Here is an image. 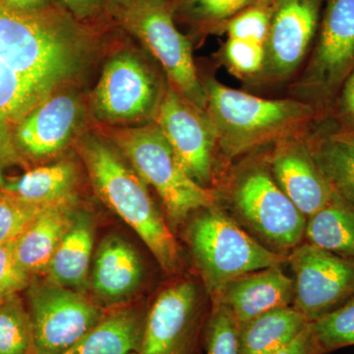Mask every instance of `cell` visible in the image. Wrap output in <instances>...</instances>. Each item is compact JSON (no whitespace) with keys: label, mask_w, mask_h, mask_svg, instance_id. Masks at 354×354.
I'll list each match as a JSON object with an SVG mask.
<instances>
[{"label":"cell","mask_w":354,"mask_h":354,"mask_svg":"<svg viewBox=\"0 0 354 354\" xmlns=\"http://www.w3.org/2000/svg\"><path fill=\"white\" fill-rule=\"evenodd\" d=\"M111 24L80 22L58 4L26 13L0 0V60L55 93L82 71Z\"/></svg>","instance_id":"1"},{"label":"cell","mask_w":354,"mask_h":354,"mask_svg":"<svg viewBox=\"0 0 354 354\" xmlns=\"http://www.w3.org/2000/svg\"><path fill=\"white\" fill-rule=\"evenodd\" d=\"M203 83L218 149L228 160L305 134L319 121L313 106L290 97L265 99L228 88L214 78Z\"/></svg>","instance_id":"2"},{"label":"cell","mask_w":354,"mask_h":354,"mask_svg":"<svg viewBox=\"0 0 354 354\" xmlns=\"http://www.w3.org/2000/svg\"><path fill=\"white\" fill-rule=\"evenodd\" d=\"M79 152L102 201L138 234L164 271L180 265L178 245L147 184L122 153L95 136L81 141Z\"/></svg>","instance_id":"3"},{"label":"cell","mask_w":354,"mask_h":354,"mask_svg":"<svg viewBox=\"0 0 354 354\" xmlns=\"http://www.w3.org/2000/svg\"><path fill=\"white\" fill-rule=\"evenodd\" d=\"M106 133L134 171L157 191L172 223L215 206V192L190 176L155 121Z\"/></svg>","instance_id":"4"},{"label":"cell","mask_w":354,"mask_h":354,"mask_svg":"<svg viewBox=\"0 0 354 354\" xmlns=\"http://www.w3.org/2000/svg\"><path fill=\"white\" fill-rule=\"evenodd\" d=\"M187 239L213 300L234 279L288 260L285 254L260 244L215 206L202 209L192 221Z\"/></svg>","instance_id":"5"},{"label":"cell","mask_w":354,"mask_h":354,"mask_svg":"<svg viewBox=\"0 0 354 354\" xmlns=\"http://www.w3.org/2000/svg\"><path fill=\"white\" fill-rule=\"evenodd\" d=\"M353 71L354 0H325L312 50L291 81L290 97L313 106L323 120Z\"/></svg>","instance_id":"6"},{"label":"cell","mask_w":354,"mask_h":354,"mask_svg":"<svg viewBox=\"0 0 354 354\" xmlns=\"http://www.w3.org/2000/svg\"><path fill=\"white\" fill-rule=\"evenodd\" d=\"M109 14L152 53L169 86L206 111V92L193 59L192 44L177 28L172 0H124L109 8Z\"/></svg>","instance_id":"7"},{"label":"cell","mask_w":354,"mask_h":354,"mask_svg":"<svg viewBox=\"0 0 354 354\" xmlns=\"http://www.w3.org/2000/svg\"><path fill=\"white\" fill-rule=\"evenodd\" d=\"M230 196L241 218L272 245L291 251L302 243L307 218L279 187L264 157L235 169Z\"/></svg>","instance_id":"8"},{"label":"cell","mask_w":354,"mask_h":354,"mask_svg":"<svg viewBox=\"0 0 354 354\" xmlns=\"http://www.w3.org/2000/svg\"><path fill=\"white\" fill-rule=\"evenodd\" d=\"M35 354H64L108 313L83 291L32 278L25 290Z\"/></svg>","instance_id":"9"},{"label":"cell","mask_w":354,"mask_h":354,"mask_svg":"<svg viewBox=\"0 0 354 354\" xmlns=\"http://www.w3.org/2000/svg\"><path fill=\"white\" fill-rule=\"evenodd\" d=\"M295 274L292 306L313 323L354 298V259L310 243L293 248L288 260Z\"/></svg>","instance_id":"10"},{"label":"cell","mask_w":354,"mask_h":354,"mask_svg":"<svg viewBox=\"0 0 354 354\" xmlns=\"http://www.w3.org/2000/svg\"><path fill=\"white\" fill-rule=\"evenodd\" d=\"M207 319L193 281L169 286L147 312L138 354H200Z\"/></svg>","instance_id":"11"},{"label":"cell","mask_w":354,"mask_h":354,"mask_svg":"<svg viewBox=\"0 0 354 354\" xmlns=\"http://www.w3.org/2000/svg\"><path fill=\"white\" fill-rule=\"evenodd\" d=\"M325 0H274L265 64L256 83L292 81L315 41Z\"/></svg>","instance_id":"12"},{"label":"cell","mask_w":354,"mask_h":354,"mask_svg":"<svg viewBox=\"0 0 354 354\" xmlns=\"http://www.w3.org/2000/svg\"><path fill=\"white\" fill-rule=\"evenodd\" d=\"M165 91L141 59L120 53L104 66L93 104L97 115L106 122H135L155 118Z\"/></svg>","instance_id":"13"},{"label":"cell","mask_w":354,"mask_h":354,"mask_svg":"<svg viewBox=\"0 0 354 354\" xmlns=\"http://www.w3.org/2000/svg\"><path fill=\"white\" fill-rule=\"evenodd\" d=\"M153 121L162 130L186 171L206 187L214 176L218 140L207 111L167 88Z\"/></svg>","instance_id":"14"},{"label":"cell","mask_w":354,"mask_h":354,"mask_svg":"<svg viewBox=\"0 0 354 354\" xmlns=\"http://www.w3.org/2000/svg\"><path fill=\"white\" fill-rule=\"evenodd\" d=\"M309 132L277 142L264 156L279 187L306 218L320 211L334 197L314 157Z\"/></svg>","instance_id":"15"},{"label":"cell","mask_w":354,"mask_h":354,"mask_svg":"<svg viewBox=\"0 0 354 354\" xmlns=\"http://www.w3.org/2000/svg\"><path fill=\"white\" fill-rule=\"evenodd\" d=\"M82 113L77 95L53 93L18 125L15 142L20 155L27 162L62 151L75 134Z\"/></svg>","instance_id":"16"},{"label":"cell","mask_w":354,"mask_h":354,"mask_svg":"<svg viewBox=\"0 0 354 354\" xmlns=\"http://www.w3.org/2000/svg\"><path fill=\"white\" fill-rule=\"evenodd\" d=\"M295 279L281 266H272L234 279L228 283L214 304L232 310L241 325L272 310L292 306Z\"/></svg>","instance_id":"17"},{"label":"cell","mask_w":354,"mask_h":354,"mask_svg":"<svg viewBox=\"0 0 354 354\" xmlns=\"http://www.w3.org/2000/svg\"><path fill=\"white\" fill-rule=\"evenodd\" d=\"M144 278L139 254L130 243L118 236L104 239L95 254L90 283L97 297L116 304L131 297Z\"/></svg>","instance_id":"18"},{"label":"cell","mask_w":354,"mask_h":354,"mask_svg":"<svg viewBox=\"0 0 354 354\" xmlns=\"http://www.w3.org/2000/svg\"><path fill=\"white\" fill-rule=\"evenodd\" d=\"M76 212L74 197L48 205L24 234L13 241L17 260L32 278L46 274Z\"/></svg>","instance_id":"19"},{"label":"cell","mask_w":354,"mask_h":354,"mask_svg":"<svg viewBox=\"0 0 354 354\" xmlns=\"http://www.w3.org/2000/svg\"><path fill=\"white\" fill-rule=\"evenodd\" d=\"M94 246V221L87 212H76L71 227L51 259L46 279L64 288L85 292L90 285Z\"/></svg>","instance_id":"20"},{"label":"cell","mask_w":354,"mask_h":354,"mask_svg":"<svg viewBox=\"0 0 354 354\" xmlns=\"http://www.w3.org/2000/svg\"><path fill=\"white\" fill-rule=\"evenodd\" d=\"M147 313L135 307L108 311L92 330L64 354L139 353Z\"/></svg>","instance_id":"21"},{"label":"cell","mask_w":354,"mask_h":354,"mask_svg":"<svg viewBox=\"0 0 354 354\" xmlns=\"http://www.w3.org/2000/svg\"><path fill=\"white\" fill-rule=\"evenodd\" d=\"M310 322L293 306L267 312L241 325L242 354H276L288 346Z\"/></svg>","instance_id":"22"},{"label":"cell","mask_w":354,"mask_h":354,"mask_svg":"<svg viewBox=\"0 0 354 354\" xmlns=\"http://www.w3.org/2000/svg\"><path fill=\"white\" fill-rule=\"evenodd\" d=\"M77 181L75 167L70 162L28 169L20 176L4 177L1 188L39 205H50L73 198Z\"/></svg>","instance_id":"23"},{"label":"cell","mask_w":354,"mask_h":354,"mask_svg":"<svg viewBox=\"0 0 354 354\" xmlns=\"http://www.w3.org/2000/svg\"><path fill=\"white\" fill-rule=\"evenodd\" d=\"M307 243L354 259V209L334 194L324 208L307 218Z\"/></svg>","instance_id":"24"},{"label":"cell","mask_w":354,"mask_h":354,"mask_svg":"<svg viewBox=\"0 0 354 354\" xmlns=\"http://www.w3.org/2000/svg\"><path fill=\"white\" fill-rule=\"evenodd\" d=\"M309 140L333 193L354 209V144L332 133L309 132Z\"/></svg>","instance_id":"25"},{"label":"cell","mask_w":354,"mask_h":354,"mask_svg":"<svg viewBox=\"0 0 354 354\" xmlns=\"http://www.w3.org/2000/svg\"><path fill=\"white\" fill-rule=\"evenodd\" d=\"M266 0H172L174 18L201 34H220L228 21Z\"/></svg>","instance_id":"26"},{"label":"cell","mask_w":354,"mask_h":354,"mask_svg":"<svg viewBox=\"0 0 354 354\" xmlns=\"http://www.w3.org/2000/svg\"><path fill=\"white\" fill-rule=\"evenodd\" d=\"M0 354H35L31 319L20 295L0 301Z\"/></svg>","instance_id":"27"},{"label":"cell","mask_w":354,"mask_h":354,"mask_svg":"<svg viewBox=\"0 0 354 354\" xmlns=\"http://www.w3.org/2000/svg\"><path fill=\"white\" fill-rule=\"evenodd\" d=\"M204 348L206 354H242L241 324L225 305L214 304L205 327Z\"/></svg>","instance_id":"28"},{"label":"cell","mask_w":354,"mask_h":354,"mask_svg":"<svg viewBox=\"0 0 354 354\" xmlns=\"http://www.w3.org/2000/svg\"><path fill=\"white\" fill-rule=\"evenodd\" d=\"M46 206L26 201L0 187V243L19 239Z\"/></svg>","instance_id":"29"},{"label":"cell","mask_w":354,"mask_h":354,"mask_svg":"<svg viewBox=\"0 0 354 354\" xmlns=\"http://www.w3.org/2000/svg\"><path fill=\"white\" fill-rule=\"evenodd\" d=\"M312 325L326 354L354 346V298Z\"/></svg>","instance_id":"30"},{"label":"cell","mask_w":354,"mask_h":354,"mask_svg":"<svg viewBox=\"0 0 354 354\" xmlns=\"http://www.w3.org/2000/svg\"><path fill=\"white\" fill-rule=\"evenodd\" d=\"M274 0H266L249 7L228 21L221 32L228 38L247 39L264 44L269 36Z\"/></svg>","instance_id":"31"},{"label":"cell","mask_w":354,"mask_h":354,"mask_svg":"<svg viewBox=\"0 0 354 354\" xmlns=\"http://www.w3.org/2000/svg\"><path fill=\"white\" fill-rule=\"evenodd\" d=\"M221 57L235 76L255 81L264 67L265 46L247 39L228 38Z\"/></svg>","instance_id":"32"},{"label":"cell","mask_w":354,"mask_h":354,"mask_svg":"<svg viewBox=\"0 0 354 354\" xmlns=\"http://www.w3.org/2000/svg\"><path fill=\"white\" fill-rule=\"evenodd\" d=\"M32 279L17 260L13 242L0 243V301L20 295L29 288Z\"/></svg>","instance_id":"33"},{"label":"cell","mask_w":354,"mask_h":354,"mask_svg":"<svg viewBox=\"0 0 354 354\" xmlns=\"http://www.w3.org/2000/svg\"><path fill=\"white\" fill-rule=\"evenodd\" d=\"M57 2L80 22L97 24L113 20L108 12L106 0H57Z\"/></svg>","instance_id":"34"},{"label":"cell","mask_w":354,"mask_h":354,"mask_svg":"<svg viewBox=\"0 0 354 354\" xmlns=\"http://www.w3.org/2000/svg\"><path fill=\"white\" fill-rule=\"evenodd\" d=\"M329 115L339 122L337 131H346L354 128V71L344 83Z\"/></svg>","instance_id":"35"},{"label":"cell","mask_w":354,"mask_h":354,"mask_svg":"<svg viewBox=\"0 0 354 354\" xmlns=\"http://www.w3.org/2000/svg\"><path fill=\"white\" fill-rule=\"evenodd\" d=\"M276 354H326L318 341L313 325L309 323L291 344Z\"/></svg>","instance_id":"36"},{"label":"cell","mask_w":354,"mask_h":354,"mask_svg":"<svg viewBox=\"0 0 354 354\" xmlns=\"http://www.w3.org/2000/svg\"><path fill=\"white\" fill-rule=\"evenodd\" d=\"M6 6L20 12L32 13L57 6V0H1Z\"/></svg>","instance_id":"37"},{"label":"cell","mask_w":354,"mask_h":354,"mask_svg":"<svg viewBox=\"0 0 354 354\" xmlns=\"http://www.w3.org/2000/svg\"><path fill=\"white\" fill-rule=\"evenodd\" d=\"M333 135L339 137L344 141H348L349 143L354 144V131L349 132H332Z\"/></svg>","instance_id":"38"},{"label":"cell","mask_w":354,"mask_h":354,"mask_svg":"<svg viewBox=\"0 0 354 354\" xmlns=\"http://www.w3.org/2000/svg\"><path fill=\"white\" fill-rule=\"evenodd\" d=\"M124 1V0H106V8H108V12L109 9L111 8V7L118 6V4H120L121 2Z\"/></svg>","instance_id":"39"},{"label":"cell","mask_w":354,"mask_h":354,"mask_svg":"<svg viewBox=\"0 0 354 354\" xmlns=\"http://www.w3.org/2000/svg\"><path fill=\"white\" fill-rule=\"evenodd\" d=\"M349 131H354V128H353V129L346 130V131H335V132H349Z\"/></svg>","instance_id":"40"},{"label":"cell","mask_w":354,"mask_h":354,"mask_svg":"<svg viewBox=\"0 0 354 354\" xmlns=\"http://www.w3.org/2000/svg\"><path fill=\"white\" fill-rule=\"evenodd\" d=\"M131 354H138V353H131Z\"/></svg>","instance_id":"41"}]
</instances>
